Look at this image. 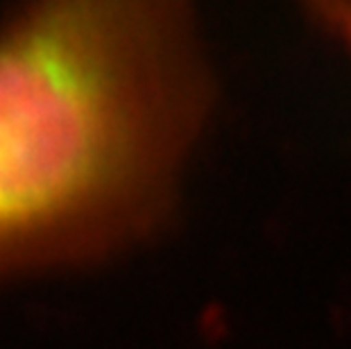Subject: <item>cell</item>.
<instances>
[{"label": "cell", "instance_id": "obj_1", "mask_svg": "<svg viewBox=\"0 0 351 349\" xmlns=\"http://www.w3.org/2000/svg\"><path fill=\"white\" fill-rule=\"evenodd\" d=\"M213 102L195 0H21L0 25V281L159 227Z\"/></svg>", "mask_w": 351, "mask_h": 349}, {"label": "cell", "instance_id": "obj_2", "mask_svg": "<svg viewBox=\"0 0 351 349\" xmlns=\"http://www.w3.org/2000/svg\"><path fill=\"white\" fill-rule=\"evenodd\" d=\"M319 32L351 55V0H295Z\"/></svg>", "mask_w": 351, "mask_h": 349}]
</instances>
